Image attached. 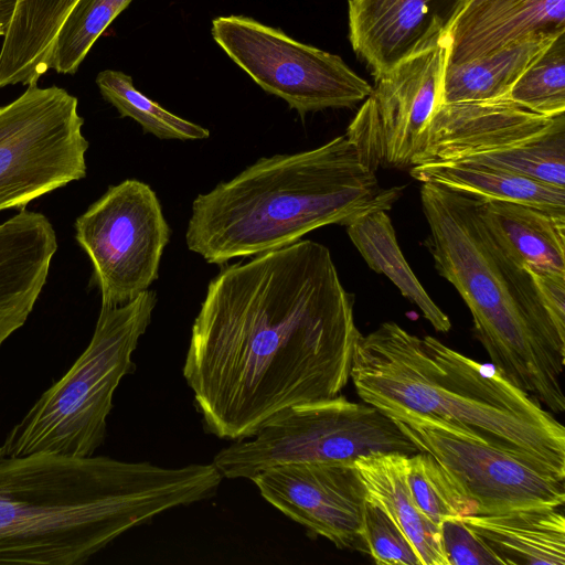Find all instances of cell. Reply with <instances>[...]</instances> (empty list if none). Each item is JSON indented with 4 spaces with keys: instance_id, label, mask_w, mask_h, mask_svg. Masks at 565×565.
Instances as JSON below:
<instances>
[{
    "instance_id": "6da1fadb",
    "label": "cell",
    "mask_w": 565,
    "mask_h": 565,
    "mask_svg": "<svg viewBox=\"0 0 565 565\" xmlns=\"http://www.w3.org/2000/svg\"><path fill=\"white\" fill-rule=\"evenodd\" d=\"M353 307L330 250L313 241L222 267L183 365L205 429L250 438L292 406L340 395L361 334Z\"/></svg>"
},
{
    "instance_id": "7a4b0ae2",
    "label": "cell",
    "mask_w": 565,
    "mask_h": 565,
    "mask_svg": "<svg viewBox=\"0 0 565 565\" xmlns=\"http://www.w3.org/2000/svg\"><path fill=\"white\" fill-rule=\"evenodd\" d=\"M213 463L0 457V564L79 565L125 532L215 494Z\"/></svg>"
},
{
    "instance_id": "3957f363",
    "label": "cell",
    "mask_w": 565,
    "mask_h": 565,
    "mask_svg": "<svg viewBox=\"0 0 565 565\" xmlns=\"http://www.w3.org/2000/svg\"><path fill=\"white\" fill-rule=\"evenodd\" d=\"M350 380L363 402L397 424L441 428L565 480L564 426L492 363L388 321L360 334Z\"/></svg>"
},
{
    "instance_id": "277c9868",
    "label": "cell",
    "mask_w": 565,
    "mask_h": 565,
    "mask_svg": "<svg viewBox=\"0 0 565 565\" xmlns=\"http://www.w3.org/2000/svg\"><path fill=\"white\" fill-rule=\"evenodd\" d=\"M402 190L382 186L339 136L311 150L260 158L199 194L186 246L209 264L225 265L282 248L326 225L347 226L367 212L388 211Z\"/></svg>"
},
{
    "instance_id": "5b68a950",
    "label": "cell",
    "mask_w": 565,
    "mask_h": 565,
    "mask_svg": "<svg viewBox=\"0 0 565 565\" xmlns=\"http://www.w3.org/2000/svg\"><path fill=\"white\" fill-rule=\"evenodd\" d=\"M426 245L438 274L469 308L477 339L513 385L565 412V333L543 307L527 269L480 216L476 198L423 183Z\"/></svg>"
},
{
    "instance_id": "8992f818",
    "label": "cell",
    "mask_w": 565,
    "mask_h": 565,
    "mask_svg": "<svg viewBox=\"0 0 565 565\" xmlns=\"http://www.w3.org/2000/svg\"><path fill=\"white\" fill-rule=\"evenodd\" d=\"M156 303V292L147 289L125 305L100 308L86 349L7 434L6 456L94 455L105 440L114 393L135 369L132 354Z\"/></svg>"
},
{
    "instance_id": "52a82bcc",
    "label": "cell",
    "mask_w": 565,
    "mask_h": 565,
    "mask_svg": "<svg viewBox=\"0 0 565 565\" xmlns=\"http://www.w3.org/2000/svg\"><path fill=\"white\" fill-rule=\"evenodd\" d=\"M426 163L490 167L565 188V113L543 116L504 97L440 104L411 167Z\"/></svg>"
},
{
    "instance_id": "ba28073f",
    "label": "cell",
    "mask_w": 565,
    "mask_h": 565,
    "mask_svg": "<svg viewBox=\"0 0 565 565\" xmlns=\"http://www.w3.org/2000/svg\"><path fill=\"white\" fill-rule=\"evenodd\" d=\"M250 438L215 455L212 463L223 478L252 479L268 468L295 462L354 461L377 452L419 451L393 419L343 395L292 406Z\"/></svg>"
},
{
    "instance_id": "9c48e42d",
    "label": "cell",
    "mask_w": 565,
    "mask_h": 565,
    "mask_svg": "<svg viewBox=\"0 0 565 565\" xmlns=\"http://www.w3.org/2000/svg\"><path fill=\"white\" fill-rule=\"evenodd\" d=\"M83 125L77 98L55 85H30L0 107V211L85 178Z\"/></svg>"
},
{
    "instance_id": "30bf717a",
    "label": "cell",
    "mask_w": 565,
    "mask_h": 565,
    "mask_svg": "<svg viewBox=\"0 0 565 565\" xmlns=\"http://www.w3.org/2000/svg\"><path fill=\"white\" fill-rule=\"evenodd\" d=\"M212 36L266 93L303 117L326 108L352 107L373 87L337 54L301 43L280 29L243 15L217 17Z\"/></svg>"
},
{
    "instance_id": "8fae6325",
    "label": "cell",
    "mask_w": 565,
    "mask_h": 565,
    "mask_svg": "<svg viewBox=\"0 0 565 565\" xmlns=\"http://www.w3.org/2000/svg\"><path fill=\"white\" fill-rule=\"evenodd\" d=\"M74 226L75 238L92 262L100 308L134 300L158 278L171 231L147 183L127 179L109 186Z\"/></svg>"
},
{
    "instance_id": "7c38bea8",
    "label": "cell",
    "mask_w": 565,
    "mask_h": 565,
    "mask_svg": "<svg viewBox=\"0 0 565 565\" xmlns=\"http://www.w3.org/2000/svg\"><path fill=\"white\" fill-rule=\"evenodd\" d=\"M446 61L441 42L375 78L344 135L370 170L412 166L419 135L439 105Z\"/></svg>"
},
{
    "instance_id": "4fadbf2b",
    "label": "cell",
    "mask_w": 565,
    "mask_h": 565,
    "mask_svg": "<svg viewBox=\"0 0 565 565\" xmlns=\"http://www.w3.org/2000/svg\"><path fill=\"white\" fill-rule=\"evenodd\" d=\"M397 425L419 451L431 454L455 476L478 503V514L564 507V480L515 455L438 427Z\"/></svg>"
},
{
    "instance_id": "5bb4252c",
    "label": "cell",
    "mask_w": 565,
    "mask_h": 565,
    "mask_svg": "<svg viewBox=\"0 0 565 565\" xmlns=\"http://www.w3.org/2000/svg\"><path fill=\"white\" fill-rule=\"evenodd\" d=\"M250 480L268 503L310 533L338 548L366 553L362 537L365 489L353 461L280 465Z\"/></svg>"
},
{
    "instance_id": "9a60e30c",
    "label": "cell",
    "mask_w": 565,
    "mask_h": 565,
    "mask_svg": "<svg viewBox=\"0 0 565 565\" xmlns=\"http://www.w3.org/2000/svg\"><path fill=\"white\" fill-rule=\"evenodd\" d=\"M468 0H348L349 40L374 78L445 39Z\"/></svg>"
},
{
    "instance_id": "2e32d148",
    "label": "cell",
    "mask_w": 565,
    "mask_h": 565,
    "mask_svg": "<svg viewBox=\"0 0 565 565\" xmlns=\"http://www.w3.org/2000/svg\"><path fill=\"white\" fill-rule=\"evenodd\" d=\"M56 250L55 230L42 213L24 209L0 224V347L28 320Z\"/></svg>"
},
{
    "instance_id": "e0dca14e",
    "label": "cell",
    "mask_w": 565,
    "mask_h": 565,
    "mask_svg": "<svg viewBox=\"0 0 565 565\" xmlns=\"http://www.w3.org/2000/svg\"><path fill=\"white\" fill-rule=\"evenodd\" d=\"M565 32V0H484L465 7L445 43L446 64H460L530 38Z\"/></svg>"
},
{
    "instance_id": "ac0fdd59",
    "label": "cell",
    "mask_w": 565,
    "mask_h": 565,
    "mask_svg": "<svg viewBox=\"0 0 565 565\" xmlns=\"http://www.w3.org/2000/svg\"><path fill=\"white\" fill-rule=\"evenodd\" d=\"M562 509L540 505L461 519L503 565H564Z\"/></svg>"
},
{
    "instance_id": "d6986e66",
    "label": "cell",
    "mask_w": 565,
    "mask_h": 565,
    "mask_svg": "<svg viewBox=\"0 0 565 565\" xmlns=\"http://www.w3.org/2000/svg\"><path fill=\"white\" fill-rule=\"evenodd\" d=\"M403 452H377L356 458L353 463L365 489V498L381 507L398 525L418 555L422 565H448L440 527L417 508L406 473Z\"/></svg>"
},
{
    "instance_id": "ffe728a7",
    "label": "cell",
    "mask_w": 565,
    "mask_h": 565,
    "mask_svg": "<svg viewBox=\"0 0 565 565\" xmlns=\"http://www.w3.org/2000/svg\"><path fill=\"white\" fill-rule=\"evenodd\" d=\"M78 0H17L0 49V88L30 86L51 70L57 34Z\"/></svg>"
},
{
    "instance_id": "44dd1931",
    "label": "cell",
    "mask_w": 565,
    "mask_h": 565,
    "mask_svg": "<svg viewBox=\"0 0 565 565\" xmlns=\"http://www.w3.org/2000/svg\"><path fill=\"white\" fill-rule=\"evenodd\" d=\"M477 210L508 252L529 270L565 275V215L532 205L480 200Z\"/></svg>"
},
{
    "instance_id": "7402d4cb",
    "label": "cell",
    "mask_w": 565,
    "mask_h": 565,
    "mask_svg": "<svg viewBox=\"0 0 565 565\" xmlns=\"http://www.w3.org/2000/svg\"><path fill=\"white\" fill-rule=\"evenodd\" d=\"M411 175L480 199L532 205L565 215V188L515 172L462 163H426L411 167Z\"/></svg>"
},
{
    "instance_id": "603a6c76",
    "label": "cell",
    "mask_w": 565,
    "mask_h": 565,
    "mask_svg": "<svg viewBox=\"0 0 565 565\" xmlns=\"http://www.w3.org/2000/svg\"><path fill=\"white\" fill-rule=\"evenodd\" d=\"M557 35H536L469 62L446 64L439 105L504 97L516 78Z\"/></svg>"
},
{
    "instance_id": "cb8c5ba5",
    "label": "cell",
    "mask_w": 565,
    "mask_h": 565,
    "mask_svg": "<svg viewBox=\"0 0 565 565\" xmlns=\"http://www.w3.org/2000/svg\"><path fill=\"white\" fill-rule=\"evenodd\" d=\"M347 233L371 269L384 274L422 311L438 332H448L451 322L433 301L406 262L387 211L367 212L347 226Z\"/></svg>"
},
{
    "instance_id": "d4e9b609",
    "label": "cell",
    "mask_w": 565,
    "mask_h": 565,
    "mask_svg": "<svg viewBox=\"0 0 565 565\" xmlns=\"http://www.w3.org/2000/svg\"><path fill=\"white\" fill-rule=\"evenodd\" d=\"M96 84L105 100L111 104L121 117L137 121L143 132L159 139L198 140L206 139L210 131L183 119L160 106L139 92L131 76L120 71L105 70L98 73Z\"/></svg>"
},
{
    "instance_id": "484cf974",
    "label": "cell",
    "mask_w": 565,
    "mask_h": 565,
    "mask_svg": "<svg viewBox=\"0 0 565 565\" xmlns=\"http://www.w3.org/2000/svg\"><path fill=\"white\" fill-rule=\"evenodd\" d=\"M406 480L417 508L438 527L446 519L479 513L478 503L455 476L427 451L408 456Z\"/></svg>"
},
{
    "instance_id": "4316f807",
    "label": "cell",
    "mask_w": 565,
    "mask_h": 565,
    "mask_svg": "<svg viewBox=\"0 0 565 565\" xmlns=\"http://www.w3.org/2000/svg\"><path fill=\"white\" fill-rule=\"evenodd\" d=\"M504 98L543 116L565 113V32L530 63Z\"/></svg>"
},
{
    "instance_id": "83f0119b",
    "label": "cell",
    "mask_w": 565,
    "mask_h": 565,
    "mask_svg": "<svg viewBox=\"0 0 565 565\" xmlns=\"http://www.w3.org/2000/svg\"><path fill=\"white\" fill-rule=\"evenodd\" d=\"M131 1L78 0L57 34L51 68L75 74L97 39Z\"/></svg>"
},
{
    "instance_id": "f1b7e54d",
    "label": "cell",
    "mask_w": 565,
    "mask_h": 565,
    "mask_svg": "<svg viewBox=\"0 0 565 565\" xmlns=\"http://www.w3.org/2000/svg\"><path fill=\"white\" fill-rule=\"evenodd\" d=\"M362 537L369 554L380 565H422L398 525L377 504L365 498Z\"/></svg>"
},
{
    "instance_id": "f546056e",
    "label": "cell",
    "mask_w": 565,
    "mask_h": 565,
    "mask_svg": "<svg viewBox=\"0 0 565 565\" xmlns=\"http://www.w3.org/2000/svg\"><path fill=\"white\" fill-rule=\"evenodd\" d=\"M440 533L448 565H503L461 516L444 520Z\"/></svg>"
},
{
    "instance_id": "4dcf8cb0",
    "label": "cell",
    "mask_w": 565,
    "mask_h": 565,
    "mask_svg": "<svg viewBox=\"0 0 565 565\" xmlns=\"http://www.w3.org/2000/svg\"><path fill=\"white\" fill-rule=\"evenodd\" d=\"M539 298L557 329L565 333V275L529 270Z\"/></svg>"
},
{
    "instance_id": "1f68e13d",
    "label": "cell",
    "mask_w": 565,
    "mask_h": 565,
    "mask_svg": "<svg viewBox=\"0 0 565 565\" xmlns=\"http://www.w3.org/2000/svg\"><path fill=\"white\" fill-rule=\"evenodd\" d=\"M15 2L17 0H0V36H4L8 30Z\"/></svg>"
},
{
    "instance_id": "d6a6232c",
    "label": "cell",
    "mask_w": 565,
    "mask_h": 565,
    "mask_svg": "<svg viewBox=\"0 0 565 565\" xmlns=\"http://www.w3.org/2000/svg\"><path fill=\"white\" fill-rule=\"evenodd\" d=\"M481 1H484V0H468L465 7L472 6V4H476Z\"/></svg>"
}]
</instances>
